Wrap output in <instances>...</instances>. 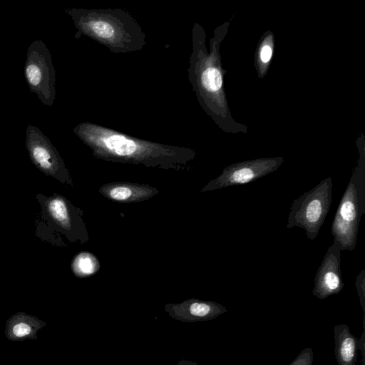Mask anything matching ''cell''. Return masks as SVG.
<instances>
[{"label":"cell","mask_w":365,"mask_h":365,"mask_svg":"<svg viewBox=\"0 0 365 365\" xmlns=\"http://www.w3.org/2000/svg\"><path fill=\"white\" fill-rule=\"evenodd\" d=\"M73 132L94 156L107 161L180 169L195 156L189 148L147 141L89 122L78 124Z\"/></svg>","instance_id":"1"},{"label":"cell","mask_w":365,"mask_h":365,"mask_svg":"<svg viewBox=\"0 0 365 365\" xmlns=\"http://www.w3.org/2000/svg\"><path fill=\"white\" fill-rule=\"evenodd\" d=\"M76 34H83L106 46L113 53L141 50L145 34L135 19L126 11L113 9H66Z\"/></svg>","instance_id":"2"},{"label":"cell","mask_w":365,"mask_h":365,"mask_svg":"<svg viewBox=\"0 0 365 365\" xmlns=\"http://www.w3.org/2000/svg\"><path fill=\"white\" fill-rule=\"evenodd\" d=\"M365 212V165L357 164L339 202L331 227L334 241L341 250H354L359 224Z\"/></svg>","instance_id":"3"},{"label":"cell","mask_w":365,"mask_h":365,"mask_svg":"<svg viewBox=\"0 0 365 365\" xmlns=\"http://www.w3.org/2000/svg\"><path fill=\"white\" fill-rule=\"evenodd\" d=\"M331 198L332 178L329 177L293 201L286 227L302 228L308 239L314 240L329 212Z\"/></svg>","instance_id":"4"},{"label":"cell","mask_w":365,"mask_h":365,"mask_svg":"<svg viewBox=\"0 0 365 365\" xmlns=\"http://www.w3.org/2000/svg\"><path fill=\"white\" fill-rule=\"evenodd\" d=\"M24 77L31 93L44 106H52L56 98V71L52 56L41 39L29 46L24 64Z\"/></svg>","instance_id":"5"},{"label":"cell","mask_w":365,"mask_h":365,"mask_svg":"<svg viewBox=\"0 0 365 365\" xmlns=\"http://www.w3.org/2000/svg\"><path fill=\"white\" fill-rule=\"evenodd\" d=\"M26 146L31 161L41 171L62 182L71 183L59 153L48 138L35 125L30 124L26 128Z\"/></svg>","instance_id":"6"},{"label":"cell","mask_w":365,"mask_h":365,"mask_svg":"<svg viewBox=\"0 0 365 365\" xmlns=\"http://www.w3.org/2000/svg\"><path fill=\"white\" fill-rule=\"evenodd\" d=\"M282 161V158H272L232 164L226 167L216 178L205 185L200 192L212 191L255 181L277 170Z\"/></svg>","instance_id":"7"},{"label":"cell","mask_w":365,"mask_h":365,"mask_svg":"<svg viewBox=\"0 0 365 365\" xmlns=\"http://www.w3.org/2000/svg\"><path fill=\"white\" fill-rule=\"evenodd\" d=\"M341 252L339 244L333 241L317 271L312 294L319 299L338 294L344 287L341 272Z\"/></svg>","instance_id":"8"},{"label":"cell","mask_w":365,"mask_h":365,"mask_svg":"<svg viewBox=\"0 0 365 365\" xmlns=\"http://www.w3.org/2000/svg\"><path fill=\"white\" fill-rule=\"evenodd\" d=\"M99 192L110 200L120 203L142 202L158 193L155 187L148 185L127 182H115L103 185L100 187Z\"/></svg>","instance_id":"9"},{"label":"cell","mask_w":365,"mask_h":365,"mask_svg":"<svg viewBox=\"0 0 365 365\" xmlns=\"http://www.w3.org/2000/svg\"><path fill=\"white\" fill-rule=\"evenodd\" d=\"M46 323L36 317L19 312L9 318L6 323V336L12 341L36 339L37 332Z\"/></svg>","instance_id":"10"},{"label":"cell","mask_w":365,"mask_h":365,"mask_svg":"<svg viewBox=\"0 0 365 365\" xmlns=\"http://www.w3.org/2000/svg\"><path fill=\"white\" fill-rule=\"evenodd\" d=\"M334 354L338 365H356L359 339L354 336L344 324L335 325Z\"/></svg>","instance_id":"11"},{"label":"cell","mask_w":365,"mask_h":365,"mask_svg":"<svg viewBox=\"0 0 365 365\" xmlns=\"http://www.w3.org/2000/svg\"><path fill=\"white\" fill-rule=\"evenodd\" d=\"M46 210L51 219L63 231H77L78 217L71 205L61 196L50 198L46 203ZM83 226L82 225H79Z\"/></svg>","instance_id":"12"},{"label":"cell","mask_w":365,"mask_h":365,"mask_svg":"<svg viewBox=\"0 0 365 365\" xmlns=\"http://www.w3.org/2000/svg\"><path fill=\"white\" fill-rule=\"evenodd\" d=\"M227 312V309L212 301L192 300L188 302V314L199 320H210Z\"/></svg>","instance_id":"13"},{"label":"cell","mask_w":365,"mask_h":365,"mask_svg":"<svg viewBox=\"0 0 365 365\" xmlns=\"http://www.w3.org/2000/svg\"><path fill=\"white\" fill-rule=\"evenodd\" d=\"M98 268L99 264L95 256L88 252L78 255L72 264L73 272L81 277L93 274Z\"/></svg>","instance_id":"14"},{"label":"cell","mask_w":365,"mask_h":365,"mask_svg":"<svg viewBox=\"0 0 365 365\" xmlns=\"http://www.w3.org/2000/svg\"><path fill=\"white\" fill-rule=\"evenodd\" d=\"M355 286L359 297V302L361 307L363 314H365V270L363 269L356 276Z\"/></svg>","instance_id":"15"},{"label":"cell","mask_w":365,"mask_h":365,"mask_svg":"<svg viewBox=\"0 0 365 365\" xmlns=\"http://www.w3.org/2000/svg\"><path fill=\"white\" fill-rule=\"evenodd\" d=\"M313 351L310 347H307L301 351L289 365H313Z\"/></svg>","instance_id":"16"},{"label":"cell","mask_w":365,"mask_h":365,"mask_svg":"<svg viewBox=\"0 0 365 365\" xmlns=\"http://www.w3.org/2000/svg\"><path fill=\"white\" fill-rule=\"evenodd\" d=\"M362 324H363V331L361 335V337L359 339V349L361 351V365H365L364 360H365V317L364 314H363V319H362Z\"/></svg>","instance_id":"17"},{"label":"cell","mask_w":365,"mask_h":365,"mask_svg":"<svg viewBox=\"0 0 365 365\" xmlns=\"http://www.w3.org/2000/svg\"><path fill=\"white\" fill-rule=\"evenodd\" d=\"M272 54V51L271 47L268 45H264L262 48L261 52H260L261 60L264 63L268 62L271 58Z\"/></svg>","instance_id":"18"}]
</instances>
